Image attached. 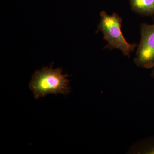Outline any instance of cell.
<instances>
[{"mask_svg":"<svg viewBox=\"0 0 154 154\" xmlns=\"http://www.w3.org/2000/svg\"><path fill=\"white\" fill-rule=\"evenodd\" d=\"M67 77V75L63 74L60 68L54 69H53L52 66L43 68L35 72L29 88L36 99L49 94L65 95L70 90Z\"/></svg>","mask_w":154,"mask_h":154,"instance_id":"6da1fadb","label":"cell"},{"mask_svg":"<svg viewBox=\"0 0 154 154\" xmlns=\"http://www.w3.org/2000/svg\"><path fill=\"white\" fill-rule=\"evenodd\" d=\"M100 15L98 31L103 33L104 38L108 43L105 48L120 50L124 55L129 57L137 45L130 44L125 38L121 31V17L115 13L108 15L105 11H102Z\"/></svg>","mask_w":154,"mask_h":154,"instance_id":"7a4b0ae2","label":"cell"},{"mask_svg":"<svg viewBox=\"0 0 154 154\" xmlns=\"http://www.w3.org/2000/svg\"><path fill=\"white\" fill-rule=\"evenodd\" d=\"M141 40L139 45L135 63L146 69L154 67V24H142Z\"/></svg>","mask_w":154,"mask_h":154,"instance_id":"3957f363","label":"cell"},{"mask_svg":"<svg viewBox=\"0 0 154 154\" xmlns=\"http://www.w3.org/2000/svg\"><path fill=\"white\" fill-rule=\"evenodd\" d=\"M131 10L143 16L154 15V0H129Z\"/></svg>","mask_w":154,"mask_h":154,"instance_id":"277c9868","label":"cell"},{"mask_svg":"<svg viewBox=\"0 0 154 154\" xmlns=\"http://www.w3.org/2000/svg\"><path fill=\"white\" fill-rule=\"evenodd\" d=\"M132 153L154 154V137H149L138 142L129 151Z\"/></svg>","mask_w":154,"mask_h":154,"instance_id":"5b68a950","label":"cell"},{"mask_svg":"<svg viewBox=\"0 0 154 154\" xmlns=\"http://www.w3.org/2000/svg\"><path fill=\"white\" fill-rule=\"evenodd\" d=\"M151 75L152 78L154 79V67L153 68L152 70V71L151 74Z\"/></svg>","mask_w":154,"mask_h":154,"instance_id":"8992f818","label":"cell"}]
</instances>
